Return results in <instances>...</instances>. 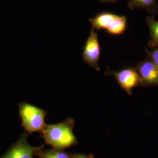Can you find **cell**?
Here are the masks:
<instances>
[{
    "label": "cell",
    "instance_id": "obj_2",
    "mask_svg": "<svg viewBox=\"0 0 158 158\" xmlns=\"http://www.w3.org/2000/svg\"><path fill=\"white\" fill-rule=\"evenodd\" d=\"M19 113L22 120V126L28 133L42 132L45 128L47 113L43 109L27 102H21Z\"/></svg>",
    "mask_w": 158,
    "mask_h": 158
},
{
    "label": "cell",
    "instance_id": "obj_7",
    "mask_svg": "<svg viewBox=\"0 0 158 158\" xmlns=\"http://www.w3.org/2000/svg\"><path fill=\"white\" fill-rule=\"evenodd\" d=\"M136 70L139 74L141 86L158 85V68L149 57L139 63Z\"/></svg>",
    "mask_w": 158,
    "mask_h": 158
},
{
    "label": "cell",
    "instance_id": "obj_5",
    "mask_svg": "<svg viewBox=\"0 0 158 158\" xmlns=\"http://www.w3.org/2000/svg\"><path fill=\"white\" fill-rule=\"evenodd\" d=\"M100 52L98 35L94 29L91 28L90 35L85 42L83 51V59L89 66L94 68L97 71L100 70L98 64Z\"/></svg>",
    "mask_w": 158,
    "mask_h": 158
},
{
    "label": "cell",
    "instance_id": "obj_10",
    "mask_svg": "<svg viewBox=\"0 0 158 158\" xmlns=\"http://www.w3.org/2000/svg\"><path fill=\"white\" fill-rule=\"evenodd\" d=\"M40 158H72V156L67 153L62 151V150L50 149L46 151L40 150L36 153Z\"/></svg>",
    "mask_w": 158,
    "mask_h": 158
},
{
    "label": "cell",
    "instance_id": "obj_9",
    "mask_svg": "<svg viewBox=\"0 0 158 158\" xmlns=\"http://www.w3.org/2000/svg\"><path fill=\"white\" fill-rule=\"evenodd\" d=\"M146 21L150 33L148 45L152 50L158 47V21L155 19V15H151L146 18Z\"/></svg>",
    "mask_w": 158,
    "mask_h": 158
},
{
    "label": "cell",
    "instance_id": "obj_12",
    "mask_svg": "<svg viewBox=\"0 0 158 158\" xmlns=\"http://www.w3.org/2000/svg\"><path fill=\"white\" fill-rule=\"evenodd\" d=\"M72 158H94L93 156L91 155H85V154H80V153H78V154H75L72 156Z\"/></svg>",
    "mask_w": 158,
    "mask_h": 158
},
{
    "label": "cell",
    "instance_id": "obj_6",
    "mask_svg": "<svg viewBox=\"0 0 158 158\" xmlns=\"http://www.w3.org/2000/svg\"><path fill=\"white\" fill-rule=\"evenodd\" d=\"M28 135L24 132L18 141L0 158H34L35 155L42 150L43 146L35 147L27 141Z\"/></svg>",
    "mask_w": 158,
    "mask_h": 158
},
{
    "label": "cell",
    "instance_id": "obj_11",
    "mask_svg": "<svg viewBox=\"0 0 158 158\" xmlns=\"http://www.w3.org/2000/svg\"><path fill=\"white\" fill-rule=\"evenodd\" d=\"M145 51L147 53V57H149L158 68V47L151 51L145 49Z\"/></svg>",
    "mask_w": 158,
    "mask_h": 158
},
{
    "label": "cell",
    "instance_id": "obj_4",
    "mask_svg": "<svg viewBox=\"0 0 158 158\" xmlns=\"http://www.w3.org/2000/svg\"><path fill=\"white\" fill-rule=\"evenodd\" d=\"M104 74L113 76L121 88L129 95H132L134 88L141 85L140 77L136 69L126 68L118 72L107 70Z\"/></svg>",
    "mask_w": 158,
    "mask_h": 158
},
{
    "label": "cell",
    "instance_id": "obj_13",
    "mask_svg": "<svg viewBox=\"0 0 158 158\" xmlns=\"http://www.w3.org/2000/svg\"><path fill=\"white\" fill-rule=\"evenodd\" d=\"M102 3H107V2H115L118 0H98Z\"/></svg>",
    "mask_w": 158,
    "mask_h": 158
},
{
    "label": "cell",
    "instance_id": "obj_8",
    "mask_svg": "<svg viewBox=\"0 0 158 158\" xmlns=\"http://www.w3.org/2000/svg\"><path fill=\"white\" fill-rule=\"evenodd\" d=\"M128 6L131 10L140 8L152 15H156L158 16L157 0H128Z\"/></svg>",
    "mask_w": 158,
    "mask_h": 158
},
{
    "label": "cell",
    "instance_id": "obj_3",
    "mask_svg": "<svg viewBox=\"0 0 158 158\" xmlns=\"http://www.w3.org/2000/svg\"><path fill=\"white\" fill-rule=\"evenodd\" d=\"M92 28L97 31L105 29L112 35H120L126 30L127 18L124 15H118L108 12L98 14L89 19Z\"/></svg>",
    "mask_w": 158,
    "mask_h": 158
},
{
    "label": "cell",
    "instance_id": "obj_1",
    "mask_svg": "<svg viewBox=\"0 0 158 158\" xmlns=\"http://www.w3.org/2000/svg\"><path fill=\"white\" fill-rule=\"evenodd\" d=\"M74 121L69 118L55 124H46L42 134L46 143L55 149L63 150L77 144V140L73 132Z\"/></svg>",
    "mask_w": 158,
    "mask_h": 158
}]
</instances>
